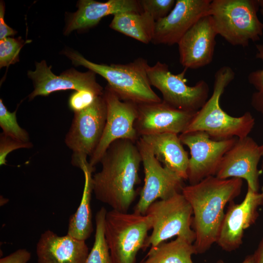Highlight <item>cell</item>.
Returning a JSON list of instances; mask_svg holds the SVG:
<instances>
[{
	"instance_id": "6da1fadb",
	"label": "cell",
	"mask_w": 263,
	"mask_h": 263,
	"mask_svg": "<svg viewBox=\"0 0 263 263\" xmlns=\"http://www.w3.org/2000/svg\"><path fill=\"white\" fill-rule=\"evenodd\" d=\"M101 170L93 175L95 198L113 209L128 212L136 197L142 158L136 142L119 139L113 142L102 156Z\"/></svg>"
},
{
	"instance_id": "7a4b0ae2",
	"label": "cell",
	"mask_w": 263,
	"mask_h": 263,
	"mask_svg": "<svg viewBox=\"0 0 263 263\" xmlns=\"http://www.w3.org/2000/svg\"><path fill=\"white\" fill-rule=\"evenodd\" d=\"M242 185L240 178L222 179L211 176L183 187L181 193L192 209L193 245L197 254L204 253L216 242L225 207L240 195Z\"/></svg>"
},
{
	"instance_id": "3957f363",
	"label": "cell",
	"mask_w": 263,
	"mask_h": 263,
	"mask_svg": "<svg viewBox=\"0 0 263 263\" xmlns=\"http://www.w3.org/2000/svg\"><path fill=\"white\" fill-rule=\"evenodd\" d=\"M234 77L235 73L229 66H225L218 70L214 75L210 98L196 112L184 132L203 131L215 140L248 136L255 124L250 113L247 112L241 116L233 117L224 111L220 105L222 94Z\"/></svg>"
},
{
	"instance_id": "277c9868",
	"label": "cell",
	"mask_w": 263,
	"mask_h": 263,
	"mask_svg": "<svg viewBox=\"0 0 263 263\" xmlns=\"http://www.w3.org/2000/svg\"><path fill=\"white\" fill-rule=\"evenodd\" d=\"M63 54L75 66H83L104 78L107 87L123 101L137 104L159 102L160 97L151 88L147 69L148 61L138 57L127 64H97L77 52L66 50Z\"/></svg>"
},
{
	"instance_id": "5b68a950",
	"label": "cell",
	"mask_w": 263,
	"mask_h": 263,
	"mask_svg": "<svg viewBox=\"0 0 263 263\" xmlns=\"http://www.w3.org/2000/svg\"><path fill=\"white\" fill-rule=\"evenodd\" d=\"M261 8L263 0H213L209 15L218 35L232 45L246 47L263 35V23L257 16Z\"/></svg>"
},
{
	"instance_id": "8992f818",
	"label": "cell",
	"mask_w": 263,
	"mask_h": 263,
	"mask_svg": "<svg viewBox=\"0 0 263 263\" xmlns=\"http://www.w3.org/2000/svg\"><path fill=\"white\" fill-rule=\"evenodd\" d=\"M105 227L112 263H135L151 229L148 216L112 209L107 212Z\"/></svg>"
},
{
	"instance_id": "52a82bcc",
	"label": "cell",
	"mask_w": 263,
	"mask_h": 263,
	"mask_svg": "<svg viewBox=\"0 0 263 263\" xmlns=\"http://www.w3.org/2000/svg\"><path fill=\"white\" fill-rule=\"evenodd\" d=\"M152 232L143 249L154 247L174 236L184 238L193 243L195 234L192 228V209L182 193L151 204L146 214Z\"/></svg>"
},
{
	"instance_id": "ba28073f",
	"label": "cell",
	"mask_w": 263,
	"mask_h": 263,
	"mask_svg": "<svg viewBox=\"0 0 263 263\" xmlns=\"http://www.w3.org/2000/svg\"><path fill=\"white\" fill-rule=\"evenodd\" d=\"M187 70L173 74L167 64L158 61L148 66L147 73L151 86L161 93L163 101L178 109L197 112L207 100L209 87L204 80L193 86H188L185 77Z\"/></svg>"
},
{
	"instance_id": "9c48e42d",
	"label": "cell",
	"mask_w": 263,
	"mask_h": 263,
	"mask_svg": "<svg viewBox=\"0 0 263 263\" xmlns=\"http://www.w3.org/2000/svg\"><path fill=\"white\" fill-rule=\"evenodd\" d=\"M107 117V107L103 94L98 96L87 109L75 113L65 142L73 151L72 164L80 169L87 163L102 137Z\"/></svg>"
},
{
	"instance_id": "30bf717a",
	"label": "cell",
	"mask_w": 263,
	"mask_h": 263,
	"mask_svg": "<svg viewBox=\"0 0 263 263\" xmlns=\"http://www.w3.org/2000/svg\"><path fill=\"white\" fill-rule=\"evenodd\" d=\"M107 107V117L100 140L90 157L89 164L93 168L100 163L110 145L119 139H128L136 142L139 138L135 128L137 117V104L122 100L106 86L104 90Z\"/></svg>"
},
{
	"instance_id": "8fae6325",
	"label": "cell",
	"mask_w": 263,
	"mask_h": 263,
	"mask_svg": "<svg viewBox=\"0 0 263 263\" xmlns=\"http://www.w3.org/2000/svg\"><path fill=\"white\" fill-rule=\"evenodd\" d=\"M136 144L142 158L144 170V184L133 212L145 215L153 202L165 200L181 193L183 180L166 167H162L150 147L140 138Z\"/></svg>"
},
{
	"instance_id": "7c38bea8",
	"label": "cell",
	"mask_w": 263,
	"mask_h": 263,
	"mask_svg": "<svg viewBox=\"0 0 263 263\" xmlns=\"http://www.w3.org/2000/svg\"><path fill=\"white\" fill-rule=\"evenodd\" d=\"M179 136L182 143L190 150L188 172L190 185L215 176L224 156L237 139L215 140L203 131L184 132Z\"/></svg>"
},
{
	"instance_id": "4fadbf2b",
	"label": "cell",
	"mask_w": 263,
	"mask_h": 263,
	"mask_svg": "<svg viewBox=\"0 0 263 263\" xmlns=\"http://www.w3.org/2000/svg\"><path fill=\"white\" fill-rule=\"evenodd\" d=\"M95 73L89 70L85 73L70 69L60 75H55L45 60L36 63L35 70L28 72L33 81L34 90L29 95L31 100L38 96H47L52 93L67 90H88L102 95L104 90L96 81Z\"/></svg>"
},
{
	"instance_id": "5bb4252c",
	"label": "cell",
	"mask_w": 263,
	"mask_h": 263,
	"mask_svg": "<svg viewBox=\"0 0 263 263\" xmlns=\"http://www.w3.org/2000/svg\"><path fill=\"white\" fill-rule=\"evenodd\" d=\"M263 203L262 193L248 187L241 203L229 202L216 243L227 252L238 248L242 244L244 230L255 223L258 216V208Z\"/></svg>"
},
{
	"instance_id": "9a60e30c",
	"label": "cell",
	"mask_w": 263,
	"mask_h": 263,
	"mask_svg": "<svg viewBox=\"0 0 263 263\" xmlns=\"http://www.w3.org/2000/svg\"><path fill=\"white\" fill-rule=\"evenodd\" d=\"M197 112L178 109L162 100L139 104L135 128L139 137L163 133L180 134L185 132Z\"/></svg>"
},
{
	"instance_id": "2e32d148",
	"label": "cell",
	"mask_w": 263,
	"mask_h": 263,
	"mask_svg": "<svg viewBox=\"0 0 263 263\" xmlns=\"http://www.w3.org/2000/svg\"><path fill=\"white\" fill-rule=\"evenodd\" d=\"M210 0H177L170 12L155 21L152 42L178 44L186 33L202 17L209 15Z\"/></svg>"
},
{
	"instance_id": "e0dca14e",
	"label": "cell",
	"mask_w": 263,
	"mask_h": 263,
	"mask_svg": "<svg viewBox=\"0 0 263 263\" xmlns=\"http://www.w3.org/2000/svg\"><path fill=\"white\" fill-rule=\"evenodd\" d=\"M261 157L260 146L252 138H238L224 156L215 176L222 179H244L247 187L258 192V165Z\"/></svg>"
},
{
	"instance_id": "ac0fdd59",
	"label": "cell",
	"mask_w": 263,
	"mask_h": 263,
	"mask_svg": "<svg viewBox=\"0 0 263 263\" xmlns=\"http://www.w3.org/2000/svg\"><path fill=\"white\" fill-rule=\"evenodd\" d=\"M217 35L209 15L200 18L177 44L181 64L185 69H195L210 63Z\"/></svg>"
},
{
	"instance_id": "d6986e66",
	"label": "cell",
	"mask_w": 263,
	"mask_h": 263,
	"mask_svg": "<svg viewBox=\"0 0 263 263\" xmlns=\"http://www.w3.org/2000/svg\"><path fill=\"white\" fill-rule=\"evenodd\" d=\"M89 253L85 241L50 229L41 234L36 245L38 263H85Z\"/></svg>"
},
{
	"instance_id": "ffe728a7",
	"label": "cell",
	"mask_w": 263,
	"mask_h": 263,
	"mask_svg": "<svg viewBox=\"0 0 263 263\" xmlns=\"http://www.w3.org/2000/svg\"><path fill=\"white\" fill-rule=\"evenodd\" d=\"M77 10L71 14L68 20L64 34L75 30H84L97 24L109 15L125 12H142L137 0H109L99 2L94 0H80L77 4Z\"/></svg>"
},
{
	"instance_id": "44dd1931",
	"label": "cell",
	"mask_w": 263,
	"mask_h": 263,
	"mask_svg": "<svg viewBox=\"0 0 263 263\" xmlns=\"http://www.w3.org/2000/svg\"><path fill=\"white\" fill-rule=\"evenodd\" d=\"M160 162L181 178L188 180L189 157L178 134L163 133L140 137Z\"/></svg>"
},
{
	"instance_id": "7402d4cb",
	"label": "cell",
	"mask_w": 263,
	"mask_h": 263,
	"mask_svg": "<svg viewBox=\"0 0 263 263\" xmlns=\"http://www.w3.org/2000/svg\"><path fill=\"white\" fill-rule=\"evenodd\" d=\"M81 169L84 175L82 198L76 211L69 218L67 234L76 239L86 241L90 237L94 229L91 201L93 192L92 173L95 168H92L88 163Z\"/></svg>"
},
{
	"instance_id": "603a6c76",
	"label": "cell",
	"mask_w": 263,
	"mask_h": 263,
	"mask_svg": "<svg viewBox=\"0 0 263 263\" xmlns=\"http://www.w3.org/2000/svg\"><path fill=\"white\" fill-rule=\"evenodd\" d=\"M155 24V20L146 12H125L114 15L110 27L142 43L148 44L152 41Z\"/></svg>"
},
{
	"instance_id": "cb8c5ba5",
	"label": "cell",
	"mask_w": 263,
	"mask_h": 263,
	"mask_svg": "<svg viewBox=\"0 0 263 263\" xmlns=\"http://www.w3.org/2000/svg\"><path fill=\"white\" fill-rule=\"evenodd\" d=\"M193 244L177 237L169 242L151 247L143 263H193V254H196Z\"/></svg>"
},
{
	"instance_id": "d4e9b609",
	"label": "cell",
	"mask_w": 263,
	"mask_h": 263,
	"mask_svg": "<svg viewBox=\"0 0 263 263\" xmlns=\"http://www.w3.org/2000/svg\"><path fill=\"white\" fill-rule=\"evenodd\" d=\"M107 211L105 207H101L95 214L94 243L85 263H112L105 233Z\"/></svg>"
},
{
	"instance_id": "484cf974",
	"label": "cell",
	"mask_w": 263,
	"mask_h": 263,
	"mask_svg": "<svg viewBox=\"0 0 263 263\" xmlns=\"http://www.w3.org/2000/svg\"><path fill=\"white\" fill-rule=\"evenodd\" d=\"M17 110L10 112L0 99V126L3 133L18 140L30 142L28 132L21 128L18 123L16 117Z\"/></svg>"
},
{
	"instance_id": "4316f807",
	"label": "cell",
	"mask_w": 263,
	"mask_h": 263,
	"mask_svg": "<svg viewBox=\"0 0 263 263\" xmlns=\"http://www.w3.org/2000/svg\"><path fill=\"white\" fill-rule=\"evenodd\" d=\"M24 43L20 38L8 37L0 40V68L8 67L19 61V55Z\"/></svg>"
},
{
	"instance_id": "83f0119b",
	"label": "cell",
	"mask_w": 263,
	"mask_h": 263,
	"mask_svg": "<svg viewBox=\"0 0 263 263\" xmlns=\"http://www.w3.org/2000/svg\"><path fill=\"white\" fill-rule=\"evenodd\" d=\"M142 12L150 14L155 21L166 17L173 8L174 0H139Z\"/></svg>"
},
{
	"instance_id": "f1b7e54d",
	"label": "cell",
	"mask_w": 263,
	"mask_h": 263,
	"mask_svg": "<svg viewBox=\"0 0 263 263\" xmlns=\"http://www.w3.org/2000/svg\"><path fill=\"white\" fill-rule=\"evenodd\" d=\"M99 96L91 91H76L69 97V107L74 113L82 111L90 106Z\"/></svg>"
},
{
	"instance_id": "f546056e",
	"label": "cell",
	"mask_w": 263,
	"mask_h": 263,
	"mask_svg": "<svg viewBox=\"0 0 263 263\" xmlns=\"http://www.w3.org/2000/svg\"><path fill=\"white\" fill-rule=\"evenodd\" d=\"M31 142H24L12 138L2 133L0 137V165H6V157L13 150L19 148H30Z\"/></svg>"
},
{
	"instance_id": "4dcf8cb0",
	"label": "cell",
	"mask_w": 263,
	"mask_h": 263,
	"mask_svg": "<svg viewBox=\"0 0 263 263\" xmlns=\"http://www.w3.org/2000/svg\"><path fill=\"white\" fill-rule=\"evenodd\" d=\"M257 50L256 57L261 59L263 63V43L256 45ZM249 82L257 90L253 95L263 99V67L250 73L248 76Z\"/></svg>"
},
{
	"instance_id": "1f68e13d",
	"label": "cell",
	"mask_w": 263,
	"mask_h": 263,
	"mask_svg": "<svg viewBox=\"0 0 263 263\" xmlns=\"http://www.w3.org/2000/svg\"><path fill=\"white\" fill-rule=\"evenodd\" d=\"M31 258V253L25 248H20L1 258L0 263H28Z\"/></svg>"
},
{
	"instance_id": "d6a6232c",
	"label": "cell",
	"mask_w": 263,
	"mask_h": 263,
	"mask_svg": "<svg viewBox=\"0 0 263 263\" xmlns=\"http://www.w3.org/2000/svg\"><path fill=\"white\" fill-rule=\"evenodd\" d=\"M5 7L3 2H0V40L13 36L17 33L16 31L8 26L4 19Z\"/></svg>"
},
{
	"instance_id": "836d02e7",
	"label": "cell",
	"mask_w": 263,
	"mask_h": 263,
	"mask_svg": "<svg viewBox=\"0 0 263 263\" xmlns=\"http://www.w3.org/2000/svg\"><path fill=\"white\" fill-rule=\"evenodd\" d=\"M252 257V263H263V237Z\"/></svg>"
},
{
	"instance_id": "e575fe53",
	"label": "cell",
	"mask_w": 263,
	"mask_h": 263,
	"mask_svg": "<svg viewBox=\"0 0 263 263\" xmlns=\"http://www.w3.org/2000/svg\"><path fill=\"white\" fill-rule=\"evenodd\" d=\"M252 104L253 106L257 110L260 112L263 116V99L257 97L255 96L252 95ZM262 157L263 158L262 161V168L263 169V145L260 146Z\"/></svg>"
},
{
	"instance_id": "d590c367",
	"label": "cell",
	"mask_w": 263,
	"mask_h": 263,
	"mask_svg": "<svg viewBox=\"0 0 263 263\" xmlns=\"http://www.w3.org/2000/svg\"><path fill=\"white\" fill-rule=\"evenodd\" d=\"M252 263V255H248L245 257L244 260L242 263ZM216 263H225L223 260H219Z\"/></svg>"
},
{
	"instance_id": "8d00e7d4",
	"label": "cell",
	"mask_w": 263,
	"mask_h": 263,
	"mask_svg": "<svg viewBox=\"0 0 263 263\" xmlns=\"http://www.w3.org/2000/svg\"><path fill=\"white\" fill-rule=\"evenodd\" d=\"M260 10L261 13L263 15V8H261Z\"/></svg>"
},
{
	"instance_id": "74e56055",
	"label": "cell",
	"mask_w": 263,
	"mask_h": 263,
	"mask_svg": "<svg viewBox=\"0 0 263 263\" xmlns=\"http://www.w3.org/2000/svg\"><path fill=\"white\" fill-rule=\"evenodd\" d=\"M262 194L263 196V187L262 188Z\"/></svg>"
}]
</instances>
